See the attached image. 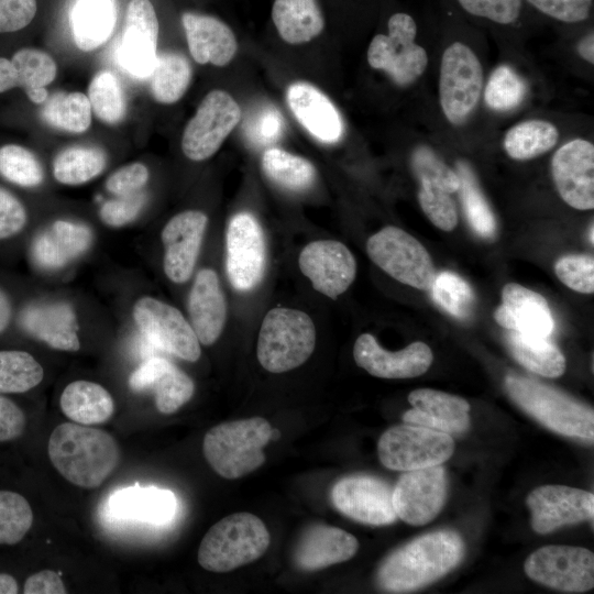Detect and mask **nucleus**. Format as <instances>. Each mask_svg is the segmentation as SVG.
<instances>
[{
  "label": "nucleus",
  "mask_w": 594,
  "mask_h": 594,
  "mask_svg": "<svg viewBox=\"0 0 594 594\" xmlns=\"http://www.w3.org/2000/svg\"><path fill=\"white\" fill-rule=\"evenodd\" d=\"M465 553L461 536L452 530L426 534L387 556L376 573L377 586L388 593H408L453 570Z\"/></svg>",
  "instance_id": "1"
},
{
  "label": "nucleus",
  "mask_w": 594,
  "mask_h": 594,
  "mask_svg": "<svg viewBox=\"0 0 594 594\" xmlns=\"http://www.w3.org/2000/svg\"><path fill=\"white\" fill-rule=\"evenodd\" d=\"M47 453L63 477L84 488L100 486L120 461L119 446L110 433L73 422L53 430Z\"/></svg>",
  "instance_id": "2"
},
{
  "label": "nucleus",
  "mask_w": 594,
  "mask_h": 594,
  "mask_svg": "<svg viewBox=\"0 0 594 594\" xmlns=\"http://www.w3.org/2000/svg\"><path fill=\"white\" fill-rule=\"evenodd\" d=\"M272 429L262 417L221 422L205 435L204 455L220 476L242 477L265 462L263 449L272 439Z\"/></svg>",
  "instance_id": "3"
},
{
  "label": "nucleus",
  "mask_w": 594,
  "mask_h": 594,
  "mask_svg": "<svg viewBox=\"0 0 594 594\" xmlns=\"http://www.w3.org/2000/svg\"><path fill=\"white\" fill-rule=\"evenodd\" d=\"M509 397L548 429L568 437L593 441V409L566 394L522 375L505 378Z\"/></svg>",
  "instance_id": "4"
},
{
  "label": "nucleus",
  "mask_w": 594,
  "mask_h": 594,
  "mask_svg": "<svg viewBox=\"0 0 594 594\" xmlns=\"http://www.w3.org/2000/svg\"><path fill=\"white\" fill-rule=\"evenodd\" d=\"M270 542L262 519L246 512L234 513L216 522L204 536L198 563L210 572H229L261 558Z\"/></svg>",
  "instance_id": "5"
},
{
  "label": "nucleus",
  "mask_w": 594,
  "mask_h": 594,
  "mask_svg": "<svg viewBox=\"0 0 594 594\" xmlns=\"http://www.w3.org/2000/svg\"><path fill=\"white\" fill-rule=\"evenodd\" d=\"M316 328L300 310L273 308L264 317L257 339L260 364L271 373H284L305 363L315 350Z\"/></svg>",
  "instance_id": "6"
},
{
  "label": "nucleus",
  "mask_w": 594,
  "mask_h": 594,
  "mask_svg": "<svg viewBox=\"0 0 594 594\" xmlns=\"http://www.w3.org/2000/svg\"><path fill=\"white\" fill-rule=\"evenodd\" d=\"M416 35L417 24L409 13H393L387 34H376L369 45L370 66L384 70L399 86L415 82L428 65L427 53L415 42Z\"/></svg>",
  "instance_id": "7"
},
{
  "label": "nucleus",
  "mask_w": 594,
  "mask_h": 594,
  "mask_svg": "<svg viewBox=\"0 0 594 594\" xmlns=\"http://www.w3.org/2000/svg\"><path fill=\"white\" fill-rule=\"evenodd\" d=\"M370 258L394 279L420 290H429L436 277L426 248L408 232L388 226L366 243Z\"/></svg>",
  "instance_id": "8"
},
{
  "label": "nucleus",
  "mask_w": 594,
  "mask_h": 594,
  "mask_svg": "<svg viewBox=\"0 0 594 594\" xmlns=\"http://www.w3.org/2000/svg\"><path fill=\"white\" fill-rule=\"evenodd\" d=\"M454 448L450 435L405 422L381 436L377 454L387 469L405 472L442 464L453 454Z\"/></svg>",
  "instance_id": "9"
},
{
  "label": "nucleus",
  "mask_w": 594,
  "mask_h": 594,
  "mask_svg": "<svg viewBox=\"0 0 594 594\" xmlns=\"http://www.w3.org/2000/svg\"><path fill=\"white\" fill-rule=\"evenodd\" d=\"M483 68L474 52L461 42H453L443 52L439 98L447 120L460 125L464 123L481 97Z\"/></svg>",
  "instance_id": "10"
},
{
  "label": "nucleus",
  "mask_w": 594,
  "mask_h": 594,
  "mask_svg": "<svg viewBox=\"0 0 594 594\" xmlns=\"http://www.w3.org/2000/svg\"><path fill=\"white\" fill-rule=\"evenodd\" d=\"M531 580L565 593H584L594 586V554L573 546H544L524 565Z\"/></svg>",
  "instance_id": "11"
},
{
  "label": "nucleus",
  "mask_w": 594,
  "mask_h": 594,
  "mask_svg": "<svg viewBox=\"0 0 594 594\" xmlns=\"http://www.w3.org/2000/svg\"><path fill=\"white\" fill-rule=\"evenodd\" d=\"M241 119L237 101L223 90H212L201 100L182 136V150L191 161L212 156Z\"/></svg>",
  "instance_id": "12"
},
{
  "label": "nucleus",
  "mask_w": 594,
  "mask_h": 594,
  "mask_svg": "<svg viewBox=\"0 0 594 594\" xmlns=\"http://www.w3.org/2000/svg\"><path fill=\"white\" fill-rule=\"evenodd\" d=\"M133 318L158 352L189 362L200 358V342L191 324L175 307L152 297H142L134 305Z\"/></svg>",
  "instance_id": "13"
},
{
  "label": "nucleus",
  "mask_w": 594,
  "mask_h": 594,
  "mask_svg": "<svg viewBox=\"0 0 594 594\" xmlns=\"http://www.w3.org/2000/svg\"><path fill=\"white\" fill-rule=\"evenodd\" d=\"M448 495V477L441 464L405 471L393 488L397 518L422 526L441 512Z\"/></svg>",
  "instance_id": "14"
},
{
  "label": "nucleus",
  "mask_w": 594,
  "mask_h": 594,
  "mask_svg": "<svg viewBox=\"0 0 594 594\" xmlns=\"http://www.w3.org/2000/svg\"><path fill=\"white\" fill-rule=\"evenodd\" d=\"M331 502L341 514L365 525L384 526L397 519L393 488L375 476L340 479L331 490Z\"/></svg>",
  "instance_id": "15"
},
{
  "label": "nucleus",
  "mask_w": 594,
  "mask_h": 594,
  "mask_svg": "<svg viewBox=\"0 0 594 594\" xmlns=\"http://www.w3.org/2000/svg\"><path fill=\"white\" fill-rule=\"evenodd\" d=\"M226 268L231 285L240 292L254 288L265 267V243L262 229L249 212L233 216L226 235Z\"/></svg>",
  "instance_id": "16"
},
{
  "label": "nucleus",
  "mask_w": 594,
  "mask_h": 594,
  "mask_svg": "<svg viewBox=\"0 0 594 594\" xmlns=\"http://www.w3.org/2000/svg\"><path fill=\"white\" fill-rule=\"evenodd\" d=\"M158 20L150 0H130L118 46L120 66L135 78L150 77L156 61Z\"/></svg>",
  "instance_id": "17"
},
{
  "label": "nucleus",
  "mask_w": 594,
  "mask_h": 594,
  "mask_svg": "<svg viewBox=\"0 0 594 594\" xmlns=\"http://www.w3.org/2000/svg\"><path fill=\"white\" fill-rule=\"evenodd\" d=\"M532 529L541 535L561 526L588 521L594 516V495L565 485H543L527 497Z\"/></svg>",
  "instance_id": "18"
},
{
  "label": "nucleus",
  "mask_w": 594,
  "mask_h": 594,
  "mask_svg": "<svg viewBox=\"0 0 594 594\" xmlns=\"http://www.w3.org/2000/svg\"><path fill=\"white\" fill-rule=\"evenodd\" d=\"M551 173L560 197L572 208H594V146L574 139L557 150Z\"/></svg>",
  "instance_id": "19"
},
{
  "label": "nucleus",
  "mask_w": 594,
  "mask_h": 594,
  "mask_svg": "<svg viewBox=\"0 0 594 594\" xmlns=\"http://www.w3.org/2000/svg\"><path fill=\"white\" fill-rule=\"evenodd\" d=\"M298 265L312 287L332 299L349 288L356 274L353 254L343 243L334 240L307 244L299 254Z\"/></svg>",
  "instance_id": "20"
},
{
  "label": "nucleus",
  "mask_w": 594,
  "mask_h": 594,
  "mask_svg": "<svg viewBox=\"0 0 594 594\" xmlns=\"http://www.w3.org/2000/svg\"><path fill=\"white\" fill-rule=\"evenodd\" d=\"M355 363L373 376L381 378L416 377L430 367L433 355L431 349L416 341L405 349L391 352L383 349L370 333L361 334L353 346Z\"/></svg>",
  "instance_id": "21"
},
{
  "label": "nucleus",
  "mask_w": 594,
  "mask_h": 594,
  "mask_svg": "<svg viewBox=\"0 0 594 594\" xmlns=\"http://www.w3.org/2000/svg\"><path fill=\"white\" fill-rule=\"evenodd\" d=\"M207 222L204 212L187 210L174 216L162 230L164 272L172 282L185 283L191 276Z\"/></svg>",
  "instance_id": "22"
},
{
  "label": "nucleus",
  "mask_w": 594,
  "mask_h": 594,
  "mask_svg": "<svg viewBox=\"0 0 594 594\" xmlns=\"http://www.w3.org/2000/svg\"><path fill=\"white\" fill-rule=\"evenodd\" d=\"M129 386L134 392L153 391L160 413L169 415L178 410L193 396L191 378L170 361L150 356L130 375Z\"/></svg>",
  "instance_id": "23"
},
{
  "label": "nucleus",
  "mask_w": 594,
  "mask_h": 594,
  "mask_svg": "<svg viewBox=\"0 0 594 594\" xmlns=\"http://www.w3.org/2000/svg\"><path fill=\"white\" fill-rule=\"evenodd\" d=\"M494 319L509 331L535 337L548 338L554 328L546 298L516 283L503 287L502 304L494 311Z\"/></svg>",
  "instance_id": "24"
},
{
  "label": "nucleus",
  "mask_w": 594,
  "mask_h": 594,
  "mask_svg": "<svg viewBox=\"0 0 594 594\" xmlns=\"http://www.w3.org/2000/svg\"><path fill=\"white\" fill-rule=\"evenodd\" d=\"M413 406L403 415L407 424L417 425L450 436L464 433L470 425L469 403L444 392L419 388L408 395Z\"/></svg>",
  "instance_id": "25"
},
{
  "label": "nucleus",
  "mask_w": 594,
  "mask_h": 594,
  "mask_svg": "<svg viewBox=\"0 0 594 594\" xmlns=\"http://www.w3.org/2000/svg\"><path fill=\"white\" fill-rule=\"evenodd\" d=\"M358 549L353 535L334 526L314 524L298 539L293 560L297 569L312 572L348 561Z\"/></svg>",
  "instance_id": "26"
},
{
  "label": "nucleus",
  "mask_w": 594,
  "mask_h": 594,
  "mask_svg": "<svg viewBox=\"0 0 594 594\" xmlns=\"http://www.w3.org/2000/svg\"><path fill=\"white\" fill-rule=\"evenodd\" d=\"M287 103L297 121L317 140L333 144L343 135V121L332 101L306 81L293 82L286 92Z\"/></svg>",
  "instance_id": "27"
},
{
  "label": "nucleus",
  "mask_w": 594,
  "mask_h": 594,
  "mask_svg": "<svg viewBox=\"0 0 594 594\" xmlns=\"http://www.w3.org/2000/svg\"><path fill=\"white\" fill-rule=\"evenodd\" d=\"M21 328L37 340L61 351H78L76 316L63 301L34 302L22 309L19 316Z\"/></svg>",
  "instance_id": "28"
},
{
  "label": "nucleus",
  "mask_w": 594,
  "mask_h": 594,
  "mask_svg": "<svg viewBox=\"0 0 594 594\" xmlns=\"http://www.w3.org/2000/svg\"><path fill=\"white\" fill-rule=\"evenodd\" d=\"M57 65L47 53L34 48H21L12 58L0 57V94L23 88L34 103H43L48 92L46 86L56 77Z\"/></svg>",
  "instance_id": "29"
},
{
  "label": "nucleus",
  "mask_w": 594,
  "mask_h": 594,
  "mask_svg": "<svg viewBox=\"0 0 594 594\" xmlns=\"http://www.w3.org/2000/svg\"><path fill=\"white\" fill-rule=\"evenodd\" d=\"M188 314L199 342L215 343L227 318L226 299L215 271L204 268L197 273L189 293Z\"/></svg>",
  "instance_id": "30"
},
{
  "label": "nucleus",
  "mask_w": 594,
  "mask_h": 594,
  "mask_svg": "<svg viewBox=\"0 0 594 594\" xmlns=\"http://www.w3.org/2000/svg\"><path fill=\"white\" fill-rule=\"evenodd\" d=\"M189 52L198 64L227 65L235 55L238 43L232 30L221 20L206 14L182 15Z\"/></svg>",
  "instance_id": "31"
},
{
  "label": "nucleus",
  "mask_w": 594,
  "mask_h": 594,
  "mask_svg": "<svg viewBox=\"0 0 594 594\" xmlns=\"http://www.w3.org/2000/svg\"><path fill=\"white\" fill-rule=\"evenodd\" d=\"M91 241L87 226L57 220L33 241L32 258L43 270H57L86 252Z\"/></svg>",
  "instance_id": "32"
},
{
  "label": "nucleus",
  "mask_w": 594,
  "mask_h": 594,
  "mask_svg": "<svg viewBox=\"0 0 594 594\" xmlns=\"http://www.w3.org/2000/svg\"><path fill=\"white\" fill-rule=\"evenodd\" d=\"M177 501L173 492L155 486L139 485L114 492L109 498V510L113 516L164 525L176 513Z\"/></svg>",
  "instance_id": "33"
},
{
  "label": "nucleus",
  "mask_w": 594,
  "mask_h": 594,
  "mask_svg": "<svg viewBox=\"0 0 594 594\" xmlns=\"http://www.w3.org/2000/svg\"><path fill=\"white\" fill-rule=\"evenodd\" d=\"M59 405L66 417L85 426L106 422L114 410L110 393L89 381L68 384L61 395Z\"/></svg>",
  "instance_id": "34"
},
{
  "label": "nucleus",
  "mask_w": 594,
  "mask_h": 594,
  "mask_svg": "<svg viewBox=\"0 0 594 594\" xmlns=\"http://www.w3.org/2000/svg\"><path fill=\"white\" fill-rule=\"evenodd\" d=\"M272 19L280 37L289 44H301L319 35L324 26L316 0H275Z\"/></svg>",
  "instance_id": "35"
},
{
  "label": "nucleus",
  "mask_w": 594,
  "mask_h": 594,
  "mask_svg": "<svg viewBox=\"0 0 594 594\" xmlns=\"http://www.w3.org/2000/svg\"><path fill=\"white\" fill-rule=\"evenodd\" d=\"M114 23L112 0H78L72 13L75 44L84 52L96 50L109 38Z\"/></svg>",
  "instance_id": "36"
},
{
  "label": "nucleus",
  "mask_w": 594,
  "mask_h": 594,
  "mask_svg": "<svg viewBox=\"0 0 594 594\" xmlns=\"http://www.w3.org/2000/svg\"><path fill=\"white\" fill-rule=\"evenodd\" d=\"M506 341L515 360L529 371L546 377L564 373V355L548 338L509 331Z\"/></svg>",
  "instance_id": "37"
},
{
  "label": "nucleus",
  "mask_w": 594,
  "mask_h": 594,
  "mask_svg": "<svg viewBox=\"0 0 594 594\" xmlns=\"http://www.w3.org/2000/svg\"><path fill=\"white\" fill-rule=\"evenodd\" d=\"M558 139L559 132L552 123L534 119L510 128L503 145L509 157L527 161L550 151Z\"/></svg>",
  "instance_id": "38"
},
{
  "label": "nucleus",
  "mask_w": 594,
  "mask_h": 594,
  "mask_svg": "<svg viewBox=\"0 0 594 594\" xmlns=\"http://www.w3.org/2000/svg\"><path fill=\"white\" fill-rule=\"evenodd\" d=\"M150 77L154 99L164 105L175 103L189 86L191 66L182 54L164 53L156 57Z\"/></svg>",
  "instance_id": "39"
},
{
  "label": "nucleus",
  "mask_w": 594,
  "mask_h": 594,
  "mask_svg": "<svg viewBox=\"0 0 594 594\" xmlns=\"http://www.w3.org/2000/svg\"><path fill=\"white\" fill-rule=\"evenodd\" d=\"M262 168L271 180L293 191L307 189L316 177V169L308 160L278 147L264 152Z\"/></svg>",
  "instance_id": "40"
},
{
  "label": "nucleus",
  "mask_w": 594,
  "mask_h": 594,
  "mask_svg": "<svg viewBox=\"0 0 594 594\" xmlns=\"http://www.w3.org/2000/svg\"><path fill=\"white\" fill-rule=\"evenodd\" d=\"M42 118L58 130L82 133L91 123V107L82 92H57L43 102Z\"/></svg>",
  "instance_id": "41"
},
{
  "label": "nucleus",
  "mask_w": 594,
  "mask_h": 594,
  "mask_svg": "<svg viewBox=\"0 0 594 594\" xmlns=\"http://www.w3.org/2000/svg\"><path fill=\"white\" fill-rule=\"evenodd\" d=\"M106 164L107 156L98 147H68L55 157L53 174L61 184L80 185L98 176Z\"/></svg>",
  "instance_id": "42"
},
{
  "label": "nucleus",
  "mask_w": 594,
  "mask_h": 594,
  "mask_svg": "<svg viewBox=\"0 0 594 594\" xmlns=\"http://www.w3.org/2000/svg\"><path fill=\"white\" fill-rule=\"evenodd\" d=\"M457 168L460 178L459 190L468 222L477 235L492 239L496 233V220L476 177L465 162H459Z\"/></svg>",
  "instance_id": "43"
},
{
  "label": "nucleus",
  "mask_w": 594,
  "mask_h": 594,
  "mask_svg": "<svg viewBox=\"0 0 594 594\" xmlns=\"http://www.w3.org/2000/svg\"><path fill=\"white\" fill-rule=\"evenodd\" d=\"M43 376V367L30 353L0 351V394L28 392L38 385Z\"/></svg>",
  "instance_id": "44"
},
{
  "label": "nucleus",
  "mask_w": 594,
  "mask_h": 594,
  "mask_svg": "<svg viewBox=\"0 0 594 594\" xmlns=\"http://www.w3.org/2000/svg\"><path fill=\"white\" fill-rule=\"evenodd\" d=\"M87 97L91 111L99 120L114 124L123 119L125 99L120 81L113 73H97L89 84Z\"/></svg>",
  "instance_id": "45"
},
{
  "label": "nucleus",
  "mask_w": 594,
  "mask_h": 594,
  "mask_svg": "<svg viewBox=\"0 0 594 594\" xmlns=\"http://www.w3.org/2000/svg\"><path fill=\"white\" fill-rule=\"evenodd\" d=\"M429 290L435 302L452 317L466 320L472 316L475 304L474 292L458 274L450 271L436 274Z\"/></svg>",
  "instance_id": "46"
},
{
  "label": "nucleus",
  "mask_w": 594,
  "mask_h": 594,
  "mask_svg": "<svg viewBox=\"0 0 594 594\" xmlns=\"http://www.w3.org/2000/svg\"><path fill=\"white\" fill-rule=\"evenodd\" d=\"M0 175L22 187H36L44 178L42 165L36 156L16 144L0 147Z\"/></svg>",
  "instance_id": "47"
},
{
  "label": "nucleus",
  "mask_w": 594,
  "mask_h": 594,
  "mask_svg": "<svg viewBox=\"0 0 594 594\" xmlns=\"http://www.w3.org/2000/svg\"><path fill=\"white\" fill-rule=\"evenodd\" d=\"M33 513L19 493L0 491V544H15L30 530Z\"/></svg>",
  "instance_id": "48"
},
{
  "label": "nucleus",
  "mask_w": 594,
  "mask_h": 594,
  "mask_svg": "<svg viewBox=\"0 0 594 594\" xmlns=\"http://www.w3.org/2000/svg\"><path fill=\"white\" fill-rule=\"evenodd\" d=\"M526 94V86L516 72L507 65L498 66L491 75L484 91L486 105L496 111L516 108Z\"/></svg>",
  "instance_id": "49"
},
{
  "label": "nucleus",
  "mask_w": 594,
  "mask_h": 594,
  "mask_svg": "<svg viewBox=\"0 0 594 594\" xmlns=\"http://www.w3.org/2000/svg\"><path fill=\"white\" fill-rule=\"evenodd\" d=\"M411 167L419 183H428L449 194L460 189L459 175L426 145L415 148Z\"/></svg>",
  "instance_id": "50"
},
{
  "label": "nucleus",
  "mask_w": 594,
  "mask_h": 594,
  "mask_svg": "<svg viewBox=\"0 0 594 594\" xmlns=\"http://www.w3.org/2000/svg\"><path fill=\"white\" fill-rule=\"evenodd\" d=\"M419 205L428 219L442 231H452L458 224V212L450 194L428 183H419Z\"/></svg>",
  "instance_id": "51"
},
{
  "label": "nucleus",
  "mask_w": 594,
  "mask_h": 594,
  "mask_svg": "<svg viewBox=\"0 0 594 594\" xmlns=\"http://www.w3.org/2000/svg\"><path fill=\"white\" fill-rule=\"evenodd\" d=\"M283 128L282 113L270 103L262 105L252 111L243 123L245 139L254 146H267L275 143Z\"/></svg>",
  "instance_id": "52"
},
{
  "label": "nucleus",
  "mask_w": 594,
  "mask_h": 594,
  "mask_svg": "<svg viewBox=\"0 0 594 594\" xmlns=\"http://www.w3.org/2000/svg\"><path fill=\"white\" fill-rule=\"evenodd\" d=\"M554 273L569 288L582 293H594V257L590 254H566L554 263Z\"/></svg>",
  "instance_id": "53"
},
{
  "label": "nucleus",
  "mask_w": 594,
  "mask_h": 594,
  "mask_svg": "<svg viewBox=\"0 0 594 594\" xmlns=\"http://www.w3.org/2000/svg\"><path fill=\"white\" fill-rule=\"evenodd\" d=\"M546 16L563 23L586 21L593 9V0H525Z\"/></svg>",
  "instance_id": "54"
},
{
  "label": "nucleus",
  "mask_w": 594,
  "mask_h": 594,
  "mask_svg": "<svg viewBox=\"0 0 594 594\" xmlns=\"http://www.w3.org/2000/svg\"><path fill=\"white\" fill-rule=\"evenodd\" d=\"M145 195L138 191L105 202L100 209V217L111 227H122L134 220L142 210Z\"/></svg>",
  "instance_id": "55"
},
{
  "label": "nucleus",
  "mask_w": 594,
  "mask_h": 594,
  "mask_svg": "<svg viewBox=\"0 0 594 594\" xmlns=\"http://www.w3.org/2000/svg\"><path fill=\"white\" fill-rule=\"evenodd\" d=\"M37 13V0H0V33L25 29Z\"/></svg>",
  "instance_id": "56"
},
{
  "label": "nucleus",
  "mask_w": 594,
  "mask_h": 594,
  "mask_svg": "<svg viewBox=\"0 0 594 594\" xmlns=\"http://www.w3.org/2000/svg\"><path fill=\"white\" fill-rule=\"evenodd\" d=\"M148 169L142 163H132L116 170L106 183L107 189L117 196L140 191L147 183Z\"/></svg>",
  "instance_id": "57"
},
{
  "label": "nucleus",
  "mask_w": 594,
  "mask_h": 594,
  "mask_svg": "<svg viewBox=\"0 0 594 594\" xmlns=\"http://www.w3.org/2000/svg\"><path fill=\"white\" fill-rule=\"evenodd\" d=\"M26 211L21 201L0 187V240L19 233L26 223Z\"/></svg>",
  "instance_id": "58"
},
{
  "label": "nucleus",
  "mask_w": 594,
  "mask_h": 594,
  "mask_svg": "<svg viewBox=\"0 0 594 594\" xmlns=\"http://www.w3.org/2000/svg\"><path fill=\"white\" fill-rule=\"evenodd\" d=\"M25 428V416L11 399L0 395V442L20 437Z\"/></svg>",
  "instance_id": "59"
},
{
  "label": "nucleus",
  "mask_w": 594,
  "mask_h": 594,
  "mask_svg": "<svg viewBox=\"0 0 594 594\" xmlns=\"http://www.w3.org/2000/svg\"><path fill=\"white\" fill-rule=\"evenodd\" d=\"M24 594H64L66 587L59 574L43 570L29 576L23 586Z\"/></svg>",
  "instance_id": "60"
},
{
  "label": "nucleus",
  "mask_w": 594,
  "mask_h": 594,
  "mask_svg": "<svg viewBox=\"0 0 594 594\" xmlns=\"http://www.w3.org/2000/svg\"><path fill=\"white\" fill-rule=\"evenodd\" d=\"M12 316V306L8 295L0 288V333L9 326Z\"/></svg>",
  "instance_id": "61"
},
{
  "label": "nucleus",
  "mask_w": 594,
  "mask_h": 594,
  "mask_svg": "<svg viewBox=\"0 0 594 594\" xmlns=\"http://www.w3.org/2000/svg\"><path fill=\"white\" fill-rule=\"evenodd\" d=\"M580 56L590 64H594V33H587L578 44Z\"/></svg>",
  "instance_id": "62"
},
{
  "label": "nucleus",
  "mask_w": 594,
  "mask_h": 594,
  "mask_svg": "<svg viewBox=\"0 0 594 594\" xmlns=\"http://www.w3.org/2000/svg\"><path fill=\"white\" fill-rule=\"evenodd\" d=\"M18 590V583L12 575L0 573V594H15Z\"/></svg>",
  "instance_id": "63"
},
{
  "label": "nucleus",
  "mask_w": 594,
  "mask_h": 594,
  "mask_svg": "<svg viewBox=\"0 0 594 594\" xmlns=\"http://www.w3.org/2000/svg\"><path fill=\"white\" fill-rule=\"evenodd\" d=\"M593 230H594V226H593V222H592L591 226H590V231H588V239L591 241V244L594 243Z\"/></svg>",
  "instance_id": "64"
}]
</instances>
